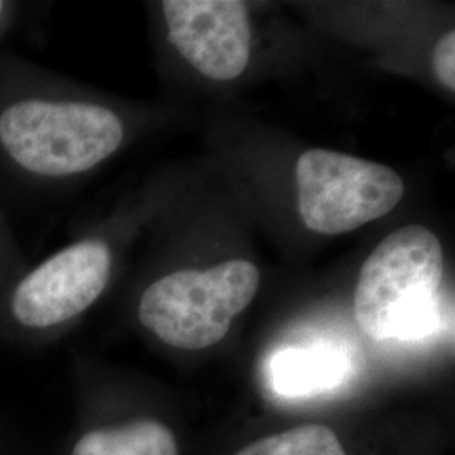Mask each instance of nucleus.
<instances>
[{
	"label": "nucleus",
	"mask_w": 455,
	"mask_h": 455,
	"mask_svg": "<svg viewBox=\"0 0 455 455\" xmlns=\"http://www.w3.org/2000/svg\"><path fill=\"white\" fill-rule=\"evenodd\" d=\"M0 455H26L20 452V449L14 445L12 440L0 437Z\"/></svg>",
	"instance_id": "obj_13"
},
{
	"label": "nucleus",
	"mask_w": 455,
	"mask_h": 455,
	"mask_svg": "<svg viewBox=\"0 0 455 455\" xmlns=\"http://www.w3.org/2000/svg\"><path fill=\"white\" fill-rule=\"evenodd\" d=\"M443 251L427 228L391 233L364 261L355 291V319L373 341H419L439 325Z\"/></svg>",
	"instance_id": "obj_3"
},
{
	"label": "nucleus",
	"mask_w": 455,
	"mask_h": 455,
	"mask_svg": "<svg viewBox=\"0 0 455 455\" xmlns=\"http://www.w3.org/2000/svg\"><path fill=\"white\" fill-rule=\"evenodd\" d=\"M295 178L302 221L321 235L379 220L405 195V182L390 167L324 148L304 152Z\"/></svg>",
	"instance_id": "obj_5"
},
{
	"label": "nucleus",
	"mask_w": 455,
	"mask_h": 455,
	"mask_svg": "<svg viewBox=\"0 0 455 455\" xmlns=\"http://www.w3.org/2000/svg\"><path fill=\"white\" fill-rule=\"evenodd\" d=\"M17 12H19V4L17 2L0 0V41L5 37V34L9 33L11 28L14 26Z\"/></svg>",
	"instance_id": "obj_12"
},
{
	"label": "nucleus",
	"mask_w": 455,
	"mask_h": 455,
	"mask_svg": "<svg viewBox=\"0 0 455 455\" xmlns=\"http://www.w3.org/2000/svg\"><path fill=\"white\" fill-rule=\"evenodd\" d=\"M116 263L112 238L83 236L29 267L0 295V339L43 347L92 309Z\"/></svg>",
	"instance_id": "obj_2"
},
{
	"label": "nucleus",
	"mask_w": 455,
	"mask_h": 455,
	"mask_svg": "<svg viewBox=\"0 0 455 455\" xmlns=\"http://www.w3.org/2000/svg\"><path fill=\"white\" fill-rule=\"evenodd\" d=\"M169 43L196 69L216 82L238 78L250 61V20L238 0H165Z\"/></svg>",
	"instance_id": "obj_6"
},
{
	"label": "nucleus",
	"mask_w": 455,
	"mask_h": 455,
	"mask_svg": "<svg viewBox=\"0 0 455 455\" xmlns=\"http://www.w3.org/2000/svg\"><path fill=\"white\" fill-rule=\"evenodd\" d=\"M28 267L29 260L0 206V295Z\"/></svg>",
	"instance_id": "obj_10"
},
{
	"label": "nucleus",
	"mask_w": 455,
	"mask_h": 455,
	"mask_svg": "<svg viewBox=\"0 0 455 455\" xmlns=\"http://www.w3.org/2000/svg\"><path fill=\"white\" fill-rule=\"evenodd\" d=\"M346 374L347 361L331 347H289L270 361L268 381L280 396L310 398L338 388Z\"/></svg>",
	"instance_id": "obj_7"
},
{
	"label": "nucleus",
	"mask_w": 455,
	"mask_h": 455,
	"mask_svg": "<svg viewBox=\"0 0 455 455\" xmlns=\"http://www.w3.org/2000/svg\"><path fill=\"white\" fill-rule=\"evenodd\" d=\"M236 455H347L325 425H302L246 445Z\"/></svg>",
	"instance_id": "obj_9"
},
{
	"label": "nucleus",
	"mask_w": 455,
	"mask_h": 455,
	"mask_svg": "<svg viewBox=\"0 0 455 455\" xmlns=\"http://www.w3.org/2000/svg\"><path fill=\"white\" fill-rule=\"evenodd\" d=\"M435 76L447 90L455 92V33L445 34L434 51Z\"/></svg>",
	"instance_id": "obj_11"
},
{
	"label": "nucleus",
	"mask_w": 455,
	"mask_h": 455,
	"mask_svg": "<svg viewBox=\"0 0 455 455\" xmlns=\"http://www.w3.org/2000/svg\"><path fill=\"white\" fill-rule=\"evenodd\" d=\"M259 268L229 260L208 270H178L152 280L139 295L137 321L176 349H204L221 341L255 299Z\"/></svg>",
	"instance_id": "obj_4"
},
{
	"label": "nucleus",
	"mask_w": 455,
	"mask_h": 455,
	"mask_svg": "<svg viewBox=\"0 0 455 455\" xmlns=\"http://www.w3.org/2000/svg\"><path fill=\"white\" fill-rule=\"evenodd\" d=\"M66 455H180L172 430L152 417L84 427Z\"/></svg>",
	"instance_id": "obj_8"
},
{
	"label": "nucleus",
	"mask_w": 455,
	"mask_h": 455,
	"mask_svg": "<svg viewBox=\"0 0 455 455\" xmlns=\"http://www.w3.org/2000/svg\"><path fill=\"white\" fill-rule=\"evenodd\" d=\"M129 137L125 115L82 97L44 68L0 56V178L44 193L115 156Z\"/></svg>",
	"instance_id": "obj_1"
}]
</instances>
